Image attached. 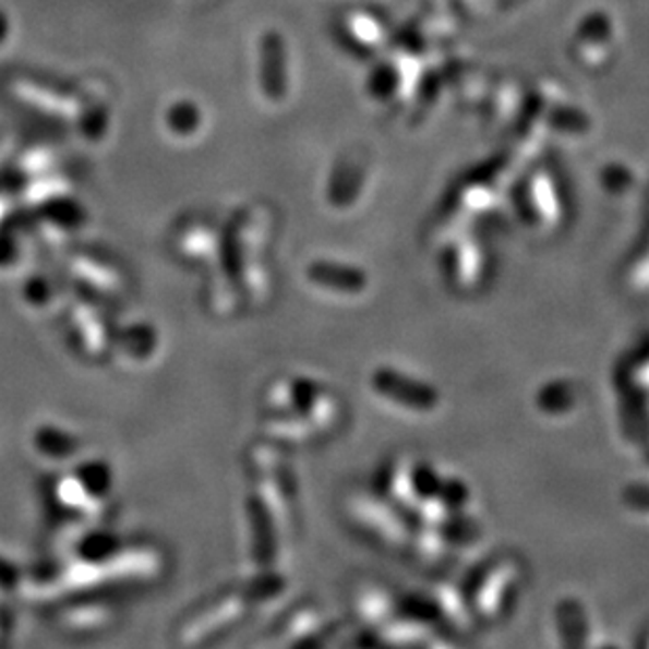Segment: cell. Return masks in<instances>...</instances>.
Segmentation results:
<instances>
[{
	"mask_svg": "<svg viewBox=\"0 0 649 649\" xmlns=\"http://www.w3.org/2000/svg\"><path fill=\"white\" fill-rule=\"evenodd\" d=\"M24 240L20 231L15 229H2L0 231V272H11L24 261Z\"/></svg>",
	"mask_w": 649,
	"mask_h": 649,
	"instance_id": "2e32d148",
	"label": "cell"
},
{
	"mask_svg": "<svg viewBox=\"0 0 649 649\" xmlns=\"http://www.w3.org/2000/svg\"><path fill=\"white\" fill-rule=\"evenodd\" d=\"M72 476L85 488L86 494L97 505H104L112 496L116 473H113L112 465L108 460L97 458V456L85 458L74 467Z\"/></svg>",
	"mask_w": 649,
	"mask_h": 649,
	"instance_id": "4fadbf2b",
	"label": "cell"
},
{
	"mask_svg": "<svg viewBox=\"0 0 649 649\" xmlns=\"http://www.w3.org/2000/svg\"><path fill=\"white\" fill-rule=\"evenodd\" d=\"M374 389L396 404L399 408L406 410H419V412H431L435 410L440 396L431 385H424L419 378L414 381L412 376L397 372L392 368H381L374 374Z\"/></svg>",
	"mask_w": 649,
	"mask_h": 649,
	"instance_id": "8992f818",
	"label": "cell"
},
{
	"mask_svg": "<svg viewBox=\"0 0 649 649\" xmlns=\"http://www.w3.org/2000/svg\"><path fill=\"white\" fill-rule=\"evenodd\" d=\"M68 272L72 280L79 284V288L97 301L118 299V295L124 290V278L120 269L93 254H72L68 261Z\"/></svg>",
	"mask_w": 649,
	"mask_h": 649,
	"instance_id": "5b68a950",
	"label": "cell"
},
{
	"mask_svg": "<svg viewBox=\"0 0 649 649\" xmlns=\"http://www.w3.org/2000/svg\"><path fill=\"white\" fill-rule=\"evenodd\" d=\"M2 635H4V624L0 621V641H2Z\"/></svg>",
	"mask_w": 649,
	"mask_h": 649,
	"instance_id": "ac0fdd59",
	"label": "cell"
},
{
	"mask_svg": "<svg viewBox=\"0 0 649 649\" xmlns=\"http://www.w3.org/2000/svg\"><path fill=\"white\" fill-rule=\"evenodd\" d=\"M113 608L104 601L76 603L61 612L59 626L72 635H95L108 628L113 622Z\"/></svg>",
	"mask_w": 649,
	"mask_h": 649,
	"instance_id": "8fae6325",
	"label": "cell"
},
{
	"mask_svg": "<svg viewBox=\"0 0 649 649\" xmlns=\"http://www.w3.org/2000/svg\"><path fill=\"white\" fill-rule=\"evenodd\" d=\"M283 589V578L267 574L254 580L249 589L221 597L181 628V641L185 646H200L213 641L219 633L247 618V612L253 603H265L269 597L280 593Z\"/></svg>",
	"mask_w": 649,
	"mask_h": 649,
	"instance_id": "3957f363",
	"label": "cell"
},
{
	"mask_svg": "<svg viewBox=\"0 0 649 649\" xmlns=\"http://www.w3.org/2000/svg\"><path fill=\"white\" fill-rule=\"evenodd\" d=\"M51 501L63 515H74V517H93L101 510V505H97L88 494L85 488L79 483V480L68 473L53 483L51 488Z\"/></svg>",
	"mask_w": 649,
	"mask_h": 649,
	"instance_id": "5bb4252c",
	"label": "cell"
},
{
	"mask_svg": "<svg viewBox=\"0 0 649 649\" xmlns=\"http://www.w3.org/2000/svg\"><path fill=\"white\" fill-rule=\"evenodd\" d=\"M65 315L72 342L79 353L88 360H97L112 351L113 333L106 324V315L99 311L97 299L79 295V299L70 301Z\"/></svg>",
	"mask_w": 649,
	"mask_h": 649,
	"instance_id": "277c9868",
	"label": "cell"
},
{
	"mask_svg": "<svg viewBox=\"0 0 649 649\" xmlns=\"http://www.w3.org/2000/svg\"><path fill=\"white\" fill-rule=\"evenodd\" d=\"M524 587V564L513 555L494 557L481 567L465 603L473 622L498 624L507 618Z\"/></svg>",
	"mask_w": 649,
	"mask_h": 649,
	"instance_id": "7a4b0ae2",
	"label": "cell"
},
{
	"mask_svg": "<svg viewBox=\"0 0 649 649\" xmlns=\"http://www.w3.org/2000/svg\"><path fill=\"white\" fill-rule=\"evenodd\" d=\"M122 551L120 538L108 530H86L72 544L74 562L85 565H104Z\"/></svg>",
	"mask_w": 649,
	"mask_h": 649,
	"instance_id": "7c38bea8",
	"label": "cell"
},
{
	"mask_svg": "<svg viewBox=\"0 0 649 649\" xmlns=\"http://www.w3.org/2000/svg\"><path fill=\"white\" fill-rule=\"evenodd\" d=\"M24 585L22 569L0 555V597L13 594Z\"/></svg>",
	"mask_w": 649,
	"mask_h": 649,
	"instance_id": "e0dca14e",
	"label": "cell"
},
{
	"mask_svg": "<svg viewBox=\"0 0 649 649\" xmlns=\"http://www.w3.org/2000/svg\"><path fill=\"white\" fill-rule=\"evenodd\" d=\"M265 429L283 444H310L320 435L335 433L340 423L337 396L322 383L305 376H286L265 394Z\"/></svg>",
	"mask_w": 649,
	"mask_h": 649,
	"instance_id": "6da1fadb",
	"label": "cell"
},
{
	"mask_svg": "<svg viewBox=\"0 0 649 649\" xmlns=\"http://www.w3.org/2000/svg\"><path fill=\"white\" fill-rule=\"evenodd\" d=\"M172 244L183 261H190L194 265H204L208 269L217 265V261L221 256V249H224V240L217 236V231L206 224H199V221L179 227Z\"/></svg>",
	"mask_w": 649,
	"mask_h": 649,
	"instance_id": "ba28073f",
	"label": "cell"
},
{
	"mask_svg": "<svg viewBox=\"0 0 649 649\" xmlns=\"http://www.w3.org/2000/svg\"><path fill=\"white\" fill-rule=\"evenodd\" d=\"M160 347V333L152 322H129L120 330L113 333L112 351L118 353V360L127 366H143L147 364Z\"/></svg>",
	"mask_w": 649,
	"mask_h": 649,
	"instance_id": "52a82bcc",
	"label": "cell"
},
{
	"mask_svg": "<svg viewBox=\"0 0 649 649\" xmlns=\"http://www.w3.org/2000/svg\"><path fill=\"white\" fill-rule=\"evenodd\" d=\"M22 301L34 313H51L59 305V286L43 272H34L22 284Z\"/></svg>",
	"mask_w": 649,
	"mask_h": 649,
	"instance_id": "9a60e30c",
	"label": "cell"
},
{
	"mask_svg": "<svg viewBox=\"0 0 649 649\" xmlns=\"http://www.w3.org/2000/svg\"><path fill=\"white\" fill-rule=\"evenodd\" d=\"M308 278L313 286L322 290H333L340 295H360L366 290V274L351 265H339V263H311L308 269Z\"/></svg>",
	"mask_w": 649,
	"mask_h": 649,
	"instance_id": "30bf717a",
	"label": "cell"
},
{
	"mask_svg": "<svg viewBox=\"0 0 649 649\" xmlns=\"http://www.w3.org/2000/svg\"><path fill=\"white\" fill-rule=\"evenodd\" d=\"M32 446L36 454L49 462H65L79 456L83 442L76 433L57 423L38 424L32 433Z\"/></svg>",
	"mask_w": 649,
	"mask_h": 649,
	"instance_id": "9c48e42d",
	"label": "cell"
}]
</instances>
